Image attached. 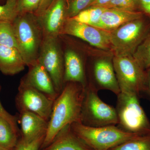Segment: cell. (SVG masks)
<instances>
[{
	"label": "cell",
	"mask_w": 150,
	"mask_h": 150,
	"mask_svg": "<svg viewBox=\"0 0 150 150\" xmlns=\"http://www.w3.org/2000/svg\"><path fill=\"white\" fill-rule=\"evenodd\" d=\"M19 131L4 118L0 116V146L14 149L18 142Z\"/></svg>",
	"instance_id": "obj_19"
},
{
	"label": "cell",
	"mask_w": 150,
	"mask_h": 150,
	"mask_svg": "<svg viewBox=\"0 0 150 150\" xmlns=\"http://www.w3.org/2000/svg\"><path fill=\"white\" fill-rule=\"evenodd\" d=\"M70 126L74 133L91 150H110L140 136L125 132L117 126L92 127L77 121Z\"/></svg>",
	"instance_id": "obj_4"
},
{
	"label": "cell",
	"mask_w": 150,
	"mask_h": 150,
	"mask_svg": "<svg viewBox=\"0 0 150 150\" xmlns=\"http://www.w3.org/2000/svg\"><path fill=\"white\" fill-rule=\"evenodd\" d=\"M63 35L78 38L101 50L111 49L109 31L79 22L71 18H67L65 21L60 36Z\"/></svg>",
	"instance_id": "obj_10"
},
{
	"label": "cell",
	"mask_w": 150,
	"mask_h": 150,
	"mask_svg": "<svg viewBox=\"0 0 150 150\" xmlns=\"http://www.w3.org/2000/svg\"><path fill=\"white\" fill-rule=\"evenodd\" d=\"M25 66L17 48L0 46V71L3 74L13 76L23 71Z\"/></svg>",
	"instance_id": "obj_17"
},
{
	"label": "cell",
	"mask_w": 150,
	"mask_h": 150,
	"mask_svg": "<svg viewBox=\"0 0 150 150\" xmlns=\"http://www.w3.org/2000/svg\"><path fill=\"white\" fill-rule=\"evenodd\" d=\"M146 85L144 93H145L147 96L150 98V68L146 70Z\"/></svg>",
	"instance_id": "obj_32"
},
{
	"label": "cell",
	"mask_w": 150,
	"mask_h": 150,
	"mask_svg": "<svg viewBox=\"0 0 150 150\" xmlns=\"http://www.w3.org/2000/svg\"><path fill=\"white\" fill-rule=\"evenodd\" d=\"M18 0H7L4 4L0 5V22L13 23L18 16Z\"/></svg>",
	"instance_id": "obj_24"
},
{
	"label": "cell",
	"mask_w": 150,
	"mask_h": 150,
	"mask_svg": "<svg viewBox=\"0 0 150 150\" xmlns=\"http://www.w3.org/2000/svg\"><path fill=\"white\" fill-rule=\"evenodd\" d=\"M110 150H150V134L137 136Z\"/></svg>",
	"instance_id": "obj_22"
},
{
	"label": "cell",
	"mask_w": 150,
	"mask_h": 150,
	"mask_svg": "<svg viewBox=\"0 0 150 150\" xmlns=\"http://www.w3.org/2000/svg\"><path fill=\"white\" fill-rule=\"evenodd\" d=\"M121 91L134 93L139 96L146 85V70L131 55H114L112 60Z\"/></svg>",
	"instance_id": "obj_7"
},
{
	"label": "cell",
	"mask_w": 150,
	"mask_h": 150,
	"mask_svg": "<svg viewBox=\"0 0 150 150\" xmlns=\"http://www.w3.org/2000/svg\"><path fill=\"white\" fill-rule=\"evenodd\" d=\"M91 79L87 85L97 91L106 90L116 96L120 93V88L116 79L112 61L107 58L97 59L92 65Z\"/></svg>",
	"instance_id": "obj_11"
},
{
	"label": "cell",
	"mask_w": 150,
	"mask_h": 150,
	"mask_svg": "<svg viewBox=\"0 0 150 150\" xmlns=\"http://www.w3.org/2000/svg\"><path fill=\"white\" fill-rule=\"evenodd\" d=\"M28 68V72L21 82L36 89L55 100L59 94L56 91L51 78L43 65L37 61Z\"/></svg>",
	"instance_id": "obj_13"
},
{
	"label": "cell",
	"mask_w": 150,
	"mask_h": 150,
	"mask_svg": "<svg viewBox=\"0 0 150 150\" xmlns=\"http://www.w3.org/2000/svg\"><path fill=\"white\" fill-rule=\"evenodd\" d=\"M45 136L46 134L41 135L30 141L21 138L18 142L15 150H38L42 146Z\"/></svg>",
	"instance_id": "obj_28"
},
{
	"label": "cell",
	"mask_w": 150,
	"mask_h": 150,
	"mask_svg": "<svg viewBox=\"0 0 150 150\" xmlns=\"http://www.w3.org/2000/svg\"><path fill=\"white\" fill-rule=\"evenodd\" d=\"M15 149H5V148L1 147L0 146V150H15Z\"/></svg>",
	"instance_id": "obj_34"
},
{
	"label": "cell",
	"mask_w": 150,
	"mask_h": 150,
	"mask_svg": "<svg viewBox=\"0 0 150 150\" xmlns=\"http://www.w3.org/2000/svg\"><path fill=\"white\" fill-rule=\"evenodd\" d=\"M110 1L111 0H92L88 7L94 6L103 7L108 4Z\"/></svg>",
	"instance_id": "obj_33"
},
{
	"label": "cell",
	"mask_w": 150,
	"mask_h": 150,
	"mask_svg": "<svg viewBox=\"0 0 150 150\" xmlns=\"http://www.w3.org/2000/svg\"><path fill=\"white\" fill-rule=\"evenodd\" d=\"M67 0H54L40 16L37 17L43 37H59L67 18Z\"/></svg>",
	"instance_id": "obj_12"
},
{
	"label": "cell",
	"mask_w": 150,
	"mask_h": 150,
	"mask_svg": "<svg viewBox=\"0 0 150 150\" xmlns=\"http://www.w3.org/2000/svg\"><path fill=\"white\" fill-rule=\"evenodd\" d=\"M132 56L143 69L150 68V31Z\"/></svg>",
	"instance_id": "obj_21"
},
{
	"label": "cell",
	"mask_w": 150,
	"mask_h": 150,
	"mask_svg": "<svg viewBox=\"0 0 150 150\" xmlns=\"http://www.w3.org/2000/svg\"><path fill=\"white\" fill-rule=\"evenodd\" d=\"M0 46L16 48L18 50L12 23L0 22Z\"/></svg>",
	"instance_id": "obj_23"
},
{
	"label": "cell",
	"mask_w": 150,
	"mask_h": 150,
	"mask_svg": "<svg viewBox=\"0 0 150 150\" xmlns=\"http://www.w3.org/2000/svg\"><path fill=\"white\" fill-rule=\"evenodd\" d=\"M92 0H70L67 4L68 18H72L81 11L88 8Z\"/></svg>",
	"instance_id": "obj_26"
},
{
	"label": "cell",
	"mask_w": 150,
	"mask_h": 150,
	"mask_svg": "<svg viewBox=\"0 0 150 150\" xmlns=\"http://www.w3.org/2000/svg\"><path fill=\"white\" fill-rule=\"evenodd\" d=\"M59 37H43L38 61L46 69L60 94L65 84L64 54Z\"/></svg>",
	"instance_id": "obj_8"
},
{
	"label": "cell",
	"mask_w": 150,
	"mask_h": 150,
	"mask_svg": "<svg viewBox=\"0 0 150 150\" xmlns=\"http://www.w3.org/2000/svg\"><path fill=\"white\" fill-rule=\"evenodd\" d=\"M43 150H91L74 133L70 125L60 131L53 142Z\"/></svg>",
	"instance_id": "obj_18"
},
{
	"label": "cell",
	"mask_w": 150,
	"mask_h": 150,
	"mask_svg": "<svg viewBox=\"0 0 150 150\" xmlns=\"http://www.w3.org/2000/svg\"><path fill=\"white\" fill-rule=\"evenodd\" d=\"M0 116L4 118L13 126V128L19 131L17 124V121L18 119L17 118L16 116L12 115L10 113L8 112L3 107L1 102H0Z\"/></svg>",
	"instance_id": "obj_29"
},
{
	"label": "cell",
	"mask_w": 150,
	"mask_h": 150,
	"mask_svg": "<svg viewBox=\"0 0 150 150\" xmlns=\"http://www.w3.org/2000/svg\"><path fill=\"white\" fill-rule=\"evenodd\" d=\"M18 51L28 67L38 61L43 35L37 17L33 13L19 15L13 23Z\"/></svg>",
	"instance_id": "obj_2"
},
{
	"label": "cell",
	"mask_w": 150,
	"mask_h": 150,
	"mask_svg": "<svg viewBox=\"0 0 150 150\" xmlns=\"http://www.w3.org/2000/svg\"><path fill=\"white\" fill-rule=\"evenodd\" d=\"M19 113V121L21 126L22 139L30 141L46 134L48 121L30 111H23Z\"/></svg>",
	"instance_id": "obj_16"
},
{
	"label": "cell",
	"mask_w": 150,
	"mask_h": 150,
	"mask_svg": "<svg viewBox=\"0 0 150 150\" xmlns=\"http://www.w3.org/2000/svg\"><path fill=\"white\" fill-rule=\"evenodd\" d=\"M150 31L149 25L143 17L109 31L114 55L132 56Z\"/></svg>",
	"instance_id": "obj_6"
},
{
	"label": "cell",
	"mask_w": 150,
	"mask_h": 150,
	"mask_svg": "<svg viewBox=\"0 0 150 150\" xmlns=\"http://www.w3.org/2000/svg\"><path fill=\"white\" fill-rule=\"evenodd\" d=\"M85 90V88L77 83H65L62 92L54 100L42 149L50 144L63 128L80 121Z\"/></svg>",
	"instance_id": "obj_1"
},
{
	"label": "cell",
	"mask_w": 150,
	"mask_h": 150,
	"mask_svg": "<svg viewBox=\"0 0 150 150\" xmlns=\"http://www.w3.org/2000/svg\"><path fill=\"white\" fill-rule=\"evenodd\" d=\"M98 92L86 86L79 121L90 127L117 126L118 120L115 108L103 101Z\"/></svg>",
	"instance_id": "obj_5"
},
{
	"label": "cell",
	"mask_w": 150,
	"mask_h": 150,
	"mask_svg": "<svg viewBox=\"0 0 150 150\" xmlns=\"http://www.w3.org/2000/svg\"><path fill=\"white\" fill-rule=\"evenodd\" d=\"M42 0H18L17 11L18 16L26 13L35 14L39 8Z\"/></svg>",
	"instance_id": "obj_27"
},
{
	"label": "cell",
	"mask_w": 150,
	"mask_h": 150,
	"mask_svg": "<svg viewBox=\"0 0 150 150\" xmlns=\"http://www.w3.org/2000/svg\"><path fill=\"white\" fill-rule=\"evenodd\" d=\"M140 8L150 16V0H138Z\"/></svg>",
	"instance_id": "obj_31"
},
{
	"label": "cell",
	"mask_w": 150,
	"mask_h": 150,
	"mask_svg": "<svg viewBox=\"0 0 150 150\" xmlns=\"http://www.w3.org/2000/svg\"><path fill=\"white\" fill-rule=\"evenodd\" d=\"M53 1L54 0H42L39 8L35 13V15L37 17L40 16L51 4Z\"/></svg>",
	"instance_id": "obj_30"
},
{
	"label": "cell",
	"mask_w": 150,
	"mask_h": 150,
	"mask_svg": "<svg viewBox=\"0 0 150 150\" xmlns=\"http://www.w3.org/2000/svg\"><path fill=\"white\" fill-rule=\"evenodd\" d=\"M65 84L74 82L84 87L87 85L85 66L79 54L71 48L66 49L64 54Z\"/></svg>",
	"instance_id": "obj_14"
},
{
	"label": "cell",
	"mask_w": 150,
	"mask_h": 150,
	"mask_svg": "<svg viewBox=\"0 0 150 150\" xmlns=\"http://www.w3.org/2000/svg\"><path fill=\"white\" fill-rule=\"evenodd\" d=\"M116 96L115 109L118 128L132 134H150V122L140 104L139 96L134 93L121 91Z\"/></svg>",
	"instance_id": "obj_3"
},
{
	"label": "cell",
	"mask_w": 150,
	"mask_h": 150,
	"mask_svg": "<svg viewBox=\"0 0 150 150\" xmlns=\"http://www.w3.org/2000/svg\"><path fill=\"white\" fill-rule=\"evenodd\" d=\"M103 7L136 11L140 6L138 0H111Z\"/></svg>",
	"instance_id": "obj_25"
},
{
	"label": "cell",
	"mask_w": 150,
	"mask_h": 150,
	"mask_svg": "<svg viewBox=\"0 0 150 150\" xmlns=\"http://www.w3.org/2000/svg\"><path fill=\"white\" fill-rule=\"evenodd\" d=\"M103 7H89L72 18L76 21L96 27L103 13L106 9Z\"/></svg>",
	"instance_id": "obj_20"
},
{
	"label": "cell",
	"mask_w": 150,
	"mask_h": 150,
	"mask_svg": "<svg viewBox=\"0 0 150 150\" xmlns=\"http://www.w3.org/2000/svg\"><path fill=\"white\" fill-rule=\"evenodd\" d=\"M139 11H131L114 8H107L103 13L96 28L110 31L129 22L143 18Z\"/></svg>",
	"instance_id": "obj_15"
},
{
	"label": "cell",
	"mask_w": 150,
	"mask_h": 150,
	"mask_svg": "<svg viewBox=\"0 0 150 150\" xmlns=\"http://www.w3.org/2000/svg\"><path fill=\"white\" fill-rule=\"evenodd\" d=\"M54 101L45 94L20 81L16 98L19 112L30 111L48 121Z\"/></svg>",
	"instance_id": "obj_9"
}]
</instances>
